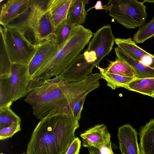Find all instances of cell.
I'll return each instance as SVG.
<instances>
[{
    "mask_svg": "<svg viewBox=\"0 0 154 154\" xmlns=\"http://www.w3.org/2000/svg\"><path fill=\"white\" fill-rule=\"evenodd\" d=\"M79 121L72 111L41 120L28 144L26 154H66L75 138Z\"/></svg>",
    "mask_w": 154,
    "mask_h": 154,
    "instance_id": "cell-1",
    "label": "cell"
},
{
    "mask_svg": "<svg viewBox=\"0 0 154 154\" xmlns=\"http://www.w3.org/2000/svg\"><path fill=\"white\" fill-rule=\"evenodd\" d=\"M94 33L82 25L74 26L67 41L60 47L33 79L45 80L59 76L81 54Z\"/></svg>",
    "mask_w": 154,
    "mask_h": 154,
    "instance_id": "cell-2",
    "label": "cell"
},
{
    "mask_svg": "<svg viewBox=\"0 0 154 154\" xmlns=\"http://www.w3.org/2000/svg\"><path fill=\"white\" fill-rule=\"evenodd\" d=\"M63 81L45 82L28 94L24 100L32 106L33 114L37 119L42 120L48 116L70 112L61 88Z\"/></svg>",
    "mask_w": 154,
    "mask_h": 154,
    "instance_id": "cell-3",
    "label": "cell"
},
{
    "mask_svg": "<svg viewBox=\"0 0 154 154\" xmlns=\"http://www.w3.org/2000/svg\"><path fill=\"white\" fill-rule=\"evenodd\" d=\"M15 28L24 35L30 31L37 45L52 39L55 30L46 9L30 7L17 20Z\"/></svg>",
    "mask_w": 154,
    "mask_h": 154,
    "instance_id": "cell-4",
    "label": "cell"
},
{
    "mask_svg": "<svg viewBox=\"0 0 154 154\" xmlns=\"http://www.w3.org/2000/svg\"><path fill=\"white\" fill-rule=\"evenodd\" d=\"M106 5L108 15L126 28H139L145 23L147 14L143 2L109 0Z\"/></svg>",
    "mask_w": 154,
    "mask_h": 154,
    "instance_id": "cell-5",
    "label": "cell"
},
{
    "mask_svg": "<svg viewBox=\"0 0 154 154\" xmlns=\"http://www.w3.org/2000/svg\"><path fill=\"white\" fill-rule=\"evenodd\" d=\"M2 26L5 43L12 64L28 65L36 52L37 45L32 43L20 31Z\"/></svg>",
    "mask_w": 154,
    "mask_h": 154,
    "instance_id": "cell-6",
    "label": "cell"
},
{
    "mask_svg": "<svg viewBox=\"0 0 154 154\" xmlns=\"http://www.w3.org/2000/svg\"><path fill=\"white\" fill-rule=\"evenodd\" d=\"M96 57L95 53L85 50L59 76L65 81H75L82 80L92 74L95 66Z\"/></svg>",
    "mask_w": 154,
    "mask_h": 154,
    "instance_id": "cell-7",
    "label": "cell"
},
{
    "mask_svg": "<svg viewBox=\"0 0 154 154\" xmlns=\"http://www.w3.org/2000/svg\"><path fill=\"white\" fill-rule=\"evenodd\" d=\"M115 38L110 24L104 25L94 34L86 50L95 53L96 57V67L100 66L101 60L111 51Z\"/></svg>",
    "mask_w": 154,
    "mask_h": 154,
    "instance_id": "cell-8",
    "label": "cell"
},
{
    "mask_svg": "<svg viewBox=\"0 0 154 154\" xmlns=\"http://www.w3.org/2000/svg\"><path fill=\"white\" fill-rule=\"evenodd\" d=\"M28 69V65L12 64L10 81L13 102L29 93L32 80L29 77Z\"/></svg>",
    "mask_w": 154,
    "mask_h": 154,
    "instance_id": "cell-9",
    "label": "cell"
},
{
    "mask_svg": "<svg viewBox=\"0 0 154 154\" xmlns=\"http://www.w3.org/2000/svg\"><path fill=\"white\" fill-rule=\"evenodd\" d=\"M59 49L53 38L37 45L36 52L28 65V74L31 80L51 58Z\"/></svg>",
    "mask_w": 154,
    "mask_h": 154,
    "instance_id": "cell-10",
    "label": "cell"
},
{
    "mask_svg": "<svg viewBox=\"0 0 154 154\" xmlns=\"http://www.w3.org/2000/svg\"><path fill=\"white\" fill-rule=\"evenodd\" d=\"M80 136L84 147H93L99 150L105 147H112L111 134L104 124L97 125L81 134Z\"/></svg>",
    "mask_w": 154,
    "mask_h": 154,
    "instance_id": "cell-11",
    "label": "cell"
},
{
    "mask_svg": "<svg viewBox=\"0 0 154 154\" xmlns=\"http://www.w3.org/2000/svg\"><path fill=\"white\" fill-rule=\"evenodd\" d=\"M115 42L118 47L131 57L154 69V55L138 46L131 38H116Z\"/></svg>",
    "mask_w": 154,
    "mask_h": 154,
    "instance_id": "cell-12",
    "label": "cell"
},
{
    "mask_svg": "<svg viewBox=\"0 0 154 154\" xmlns=\"http://www.w3.org/2000/svg\"><path fill=\"white\" fill-rule=\"evenodd\" d=\"M31 0H8L2 5L0 14V23L6 26L26 12L30 8Z\"/></svg>",
    "mask_w": 154,
    "mask_h": 154,
    "instance_id": "cell-13",
    "label": "cell"
},
{
    "mask_svg": "<svg viewBox=\"0 0 154 154\" xmlns=\"http://www.w3.org/2000/svg\"><path fill=\"white\" fill-rule=\"evenodd\" d=\"M137 133L129 124L124 125L118 129L117 137L128 154H141L138 143Z\"/></svg>",
    "mask_w": 154,
    "mask_h": 154,
    "instance_id": "cell-14",
    "label": "cell"
},
{
    "mask_svg": "<svg viewBox=\"0 0 154 154\" xmlns=\"http://www.w3.org/2000/svg\"><path fill=\"white\" fill-rule=\"evenodd\" d=\"M72 1V0H49L46 10L55 30L67 17Z\"/></svg>",
    "mask_w": 154,
    "mask_h": 154,
    "instance_id": "cell-15",
    "label": "cell"
},
{
    "mask_svg": "<svg viewBox=\"0 0 154 154\" xmlns=\"http://www.w3.org/2000/svg\"><path fill=\"white\" fill-rule=\"evenodd\" d=\"M117 59L128 64L135 74V78L139 79L154 78V69L131 57L119 47L115 48Z\"/></svg>",
    "mask_w": 154,
    "mask_h": 154,
    "instance_id": "cell-16",
    "label": "cell"
},
{
    "mask_svg": "<svg viewBox=\"0 0 154 154\" xmlns=\"http://www.w3.org/2000/svg\"><path fill=\"white\" fill-rule=\"evenodd\" d=\"M139 134L141 154H154V119L140 127Z\"/></svg>",
    "mask_w": 154,
    "mask_h": 154,
    "instance_id": "cell-17",
    "label": "cell"
},
{
    "mask_svg": "<svg viewBox=\"0 0 154 154\" xmlns=\"http://www.w3.org/2000/svg\"><path fill=\"white\" fill-rule=\"evenodd\" d=\"M88 2L85 0H72L67 18L73 26L82 25L85 23L88 12L86 10L85 6Z\"/></svg>",
    "mask_w": 154,
    "mask_h": 154,
    "instance_id": "cell-18",
    "label": "cell"
},
{
    "mask_svg": "<svg viewBox=\"0 0 154 154\" xmlns=\"http://www.w3.org/2000/svg\"><path fill=\"white\" fill-rule=\"evenodd\" d=\"M97 68L102 75V79L107 82V85L113 90L120 87L128 89L129 84L135 78L109 73L100 66Z\"/></svg>",
    "mask_w": 154,
    "mask_h": 154,
    "instance_id": "cell-19",
    "label": "cell"
},
{
    "mask_svg": "<svg viewBox=\"0 0 154 154\" xmlns=\"http://www.w3.org/2000/svg\"><path fill=\"white\" fill-rule=\"evenodd\" d=\"M128 89L151 97L154 92V78H135L129 85Z\"/></svg>",
    "mask_w": 154,
    "mask_h": 154,
    "instance_id": "cell-20",
    "label": "cell"
},
{
    "mask_svg": "<svg viewBox=\"0 0 154 154\" xmlns=\"http://www.w3.org/2000/svg\"><path fill=\"white\" fill-rule=\"evenodd\" d=\"M0 76L10 77L12 63L5 46L4 32L0 26Z\"/></svg>",
    "mask_w": 154,
    "mask_h": 154,
    "instance_id": "cell-21",
    "label": "cell"
},
{
    "mask_svg": "<svg viewBox=\"0 0 154 154\" xmlns=\"http://www.w3.org/2000/svg\"><path fill=\"white\" fill-rule=\"evenodd\" d=\"M109 62L108 66L104 68L107 72L122 76L135 78V73L132 69L125 62L117 59L115 61Z\"/></svg>",
    "mask_w": 154,
    "mask_h": 154,
    "instance_id": "cell-22",
    "label": "cell"
},
{
    "mask_svg": "<svg viewBox=\"0 0 154 154\" xmlns=\"http://www.w3.org/2000/svg\"><path fill=\"white\" fill-rule=\"evenodd\" d=\"M73 26L69 21L67 17L57 26L52 38L59 48L68 40Z\"/></svg>",
    "mask_w": 154,
    "mask_h": 154,
    "instance_id": "cell-23",
    "label": "cell"
},
{
    "mask_svg": "<svg viewBox=\"0 0 154 154\" xmlns=\"http://www.w3.org/2000/svg\"><path fill=\"white\" fill-rule=\"evenodd\" d=\"M10 77L0 76V108L12 104Z\"/></svg>",
    "mask_w": 154,
    "mask_h": 154,
    "instance_id": "cell-24",
    "label": "cell"
},
{
    "mask_svg": "<svg viewBox=\"0 0 154 154\" xmlns=\"http://www.w3.org/2000/svg\"><path fill=\"white\" fill-rule=\"evenodd\" d=\"M154 36V16L148 23L139 28L134 34L133 40L136 43H142Z\"/></svg>",
    "mask_w": 154,
    "mask_h": 154,
    "instance_id": "cell-25",
    "label": "cell"
},
{
    "mask_svg": "<svg viewBox=\"0 0 154 154\" xmlns=\"http://www.w3.org/2000/svg\"><path fill=\"white\" fill-rule=\"evenodd\" d=\"M19 121H21L20 118L12 110L10 106L0 108V130Z\"/></svg>",
    "mask_w": 154,
    "mask_h": 154,
    "instance_id": "cell-26",
    "label": "cell"
},
{
    "mask_svg": "<svg viewBox=\"0 0 154 154\" xmlns=\"http://www.w3.org/2000/svg\"><path fill=\"white\" fill-rule=\"evenodd\" d=\"M21 121L15 122L9 126L0 130V140H5L11 137L15 133L21 130Z\"/></svg>",
    "mask_w": 154,
    "mask_h": 154,
    "instance_id": "cell-27",
    "label": "cell"
},
{
    "mask_svg": "<svg viewBox=\"0 0 154 154\" xmlns=\"http://www.w3.org/2000/svg\"><path fill=\"white\" fill-rule=\"evenodd\" d=\"M86 96H85L77 102L74 105L71 111L74 117L78 120L81 117V113Z\"/></svg>",
    "mask_w": 154,
    "mask_h": 154,
    "instance_id": "cell-28",
    "label": "cell"
},
{
    "mask_svg": "<svg viewBox=\"0 0 154 154\" xmlns=\"http://www.w3.org/2000/svg\"><path fill=\"white\" fill-rule=\"evenodd\" d=\"M81 141L78 137H75L66 154H79Z\"/></svg>",
    "mask_w": 154,
    "mask_h": 154,
    "instance_id": "cell-29",
    "label": "cell"
},
{
    "mask_svg": "<svg viewBox=\"0 0 154 154\" xmlns=\"http://www.w3.org/2000/svg\"><path fill=\"white\" fill-rule=\"evenodd\" d=\"M106 5H103L102 2L100 1H97L95 5L93 7H91L87 10L88 12L92 8H95L96 10H105L106 9Z\"/></svg>",
    "mask_w": 154,
    "mask_h": 154,
    "instance_id": "cell-30",
    "label": "cell"
},
{
    "mask_svg": "<svg viewBox=\"0 0 154 154\" xmlns=\"http://www.w3.org/2000/svg\"><path fill=\"white\" fill-rule=\"evenodd\" d=\"M88 149L89 154H100L99 151L94 147L88 148ZM113 154H115L114 153Z\"/></svg>",
    "mask_w": 154,
    "mask_h": 154,
    "instance_id": "cell-31",
    "label": "cell"
},
{
    "mask_svg": "<svg viewBox=\"0 0 154 154\" xmlns=\"http://www.w3.org/2000/svg\"><path fill=\"white\" fill-rule=\"evenodd\" d=\"M119 148L122 154H128L126 149L122 144L119 142Z\"/></svg>",
    "mask_w": 154,
    "mask_h": 154,
    "instance_id": "cell-32",
    "label": "cell"
},
{
    "mask_svg": "<svg viewBox=\"0 0 154 154\" xmlns=\"http://www.w3.org/2000/svg\"><path fill=\"white\" fill-rule=\"evenodd\" d=\"M144 3L147 2L148 3H154V0H143V1Z\"/></svg>",
    "mask_w": 154,
    "mask_h": 154,
    "instance_id": "cell-33",
    "label": "cell"
},
{
    "mask_svg": "<svg viewBox=\"0 0 154 154\" xmlns=\"http://www.w3.org/2000/svg\"><path fill=\"white\" fill-rule=\"evenodd\" d=\"M153 97V98H154V92H153L152 94V95L151 97Z\"/></svg>",
    "mask_w": 154,
    "mask_h": 154,
    "instance_id": "cell-34",
    "label": "cell"
},
{
    "mask_svg": "<svg viewBox=\"0 0 154 154\" xmlns=\"http://www.w3.org/2000/svg\"><path fill=\"white\" fill-rule=\"evenodd\" d=\"M25 153H21V154H25ZM1 154H3L2 153H1Z\"/></svg>",
    "mask_w": 154,
    "mask_h": 154,
    "instance_id": "cell-35",
    "label": "cell"
}]
</instances>
